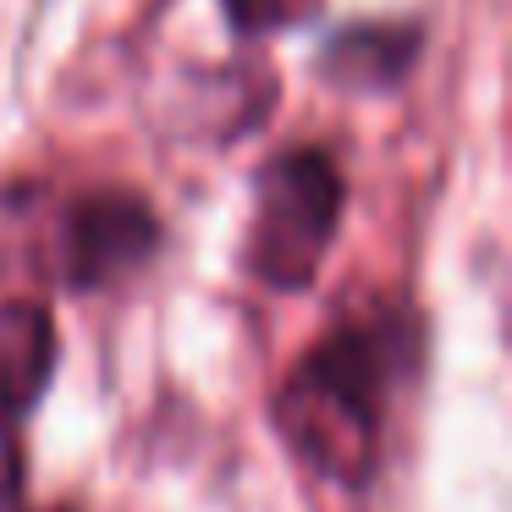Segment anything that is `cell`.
I'll use <instances>...</instances> for the list:
<instances>
[{"label": "cell", "mask_w": 512, "mask_h": 512, "mask_svg": "<svg viewBox=\"0 0 512 512\" xmlns=\"http://www.w3.org/2000/svg\"><path fill=\"white\" fill-rule=\"evenodd\" d=\"M276 419L314 474L347 490L369 485L386 419V342L369 331L325 336L281 386Z\"/></svg>", "instance_id": "1"}, {"label": "cell", "mask_w": 512, "mask_h": 512, "mask_svg": "<svg viewBox=\"0 0 512 512\" xmlns=\"http://www.w3.org/2000/svg\"><path fill=\"white\" fill-rule=\"evenodd\" d=\"M342 221V177L320 149H292L259 177L248 265L270 287H309Z\"/></svg>", "instance_id": "2"}, {"label": "cell", "mask_w": 512, "mask_h": 512, "mask_svg": "<svg viewBox=\"0 0 512 512\" xmlns=\"http://www.w3.org/2000/svg\"><path fill=\"white\" fill-rule=\"evenodd\" d=\"M155 243V210L138 193H89L67 215V281L72 287H105V281L144 265Z\"/></svg>", "instance_id": "3"}, {"label": "cell", "mask_w": 512, "mask_h": 512, "mask_svg": "<svg viewBox=\"0 0 512 512\" xmlns=\"http://www.w3.org/2000/svg\"><path fill=\"white\" fill-rule=\"evenodd\" d=\"M56 369V320L45 303H0V413L17 419L50 386Z\"/></svg>", "instance_id": "4"}, {"label": "cell", "mask_w": 512, "mask_h": 512, "mask_svg": "<svg viewBox=\"0 0 512 512\" xmlns=\"http://www.w3.org/2000/svg\"><path fill=\"white\" fill-rule=\"evenodd\" d=\"M413 56V34L408 28H358V34L336 39L331 56H325V72L347 83H391Z\"/></svg>", "instance_id": "5"}, {"label": "cell", "mask_w": 512, "mask_h": 512, "mask_svg": "<svg viewBox=\"0 0 512 512\" xmlns=\"http://www.w3.org/2000/svg\"><path fill=\"white\" fill-rule=\"evenodd\" d=\"M314 12V0H226V17L243 39H265L276 28H292Z\"/></svg>", "instance_id": "6"}, {"label": "cell", "mask_w": 512, "mask_h": 512, "mask_svg": "<svg viewBox=\"0 0 512 512\" xmlns=\"http://www.w3.org/2000/svg\"><path fill=\"white\" fill-rule=\"evenodd\" d=\"M17 490H23V446H17L12 419L0 413V507H12Z\"/></svg>", "instance_id": "7"}]
</instances>
